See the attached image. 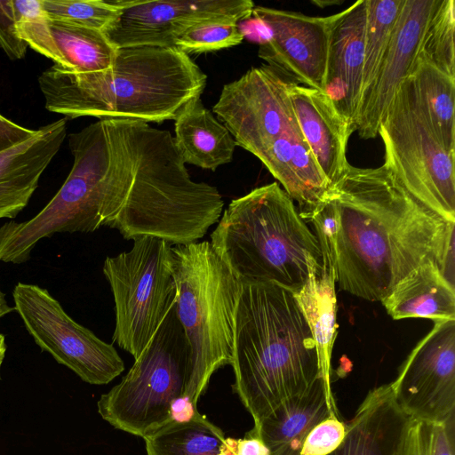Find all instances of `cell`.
Instances as JSON below:
<instances>
[{
  "label": "cell",
  "instance_id": "1",
  "mask_svg": "<svg viewBox=\"0 0 455 455\" xmlns=\"http://www.w3.org/2000/svg\"><path fill=\"white\" fill-rule=\"evenodd\" d=\"M323 267L340 290L381 301L408 274L433 260L453 271L454 227L411 196L382 164H351L325 203L307 220ZM453 283V282H452Z\"/></svg>",
  "mask_w": 455,
  "mask_h": 455
},
{
  "label": "cell",
  "instance_id": "2",
  "mask_svg": "<svg viewBox=\"0 0 455 455\" xmlns=\"http://www.w3.org/2000/svg\"><path fill=\"white\" fill-rule=\"evenodd\" d=\"M207 76L176 47L118 48L103 71L72 72L53 65L38 84L45 108L66 118L83 116L143 123L176 120L201 99Z\"/></svg>",
  "mask_w": 455,
  "mask_h": 455
},
{
  "label": "cell",
  "instance_id": "3",
  "mask_svg": "<svg viewBox=\"0 0 455 455\" xmlns=\"http://www.w3.org/2000/svg\"><path fill=\"white\" fill-rule=\"evenodd\" d=\"M234 390L254 426L322 378L315 342L294 293L242 283L234 317Z\"/></svg>",
  "mask_w": 455,
  "mask_h": 455
},
{
  "label": "cell",
  "instance_id": "4",
  "mask_svg": "<svg viewBox=\"0 0 455 455\" xmlns=\"http://www.w3.org/2000/svg\"><path fill=\"white\" fill-rule=\"evenodd\" d=\"M128 184L121 209L108 228L126 240L151 236L183 245L203 238L219 221V190L194 181L170 132L124 119Z\"/></svg>",
  "mask_w": 455,
  "mask_h": 455
},
{
  "label": "cell",
  "instance_id": "5",
  "mask_svg": "<svg viewBox=\"0 0 455 455\" xmlns=\"http://www.w3.org/2000/svg\"><path fill=\"white\" fill-rule=\"evenodd\" d=\"M217 223L210 243L241 283H276L297 293L309 262L323 266L317 237L277 182L233 199Z\"/></svg>",
  "mask_w": 455,
  "mask_h": 455
},
{
  "label": "cell",
  "instance_id": "6",
  "mask_svg": "<svg viewBox=\"0 0 455 455\" xmlns=\"http://www.w3.org/2000/svg\"><path fill=\"white\" fill-rule=\"evenodd\" d=\"M73 166L48 204L30 220L0 227V261L22 264L36 245L59 233L109 227L120 210L104 119L68 135Z\"/></svg>",
  "mask_w": 455,
  "mask_h": 455
},
{
  "label": "cell",
  "instance_id": "7",
  "mask_svg": "<svg viewBox=\"0 0 455 455\" xmlns=\"http://www.w3.org/2000/svg\"><path fill=\"white\" fill-rule=\"evenodd\" d=\"M208 384L194 367L174 302L120 383L101 395L98 412L115 428L144 438L172 422L176 401L197 404Z\"/></svg>",
  "mask_w": 455,
  "mask_h": 455
},
{
  "label": "cell",
  "instance_id": "8",
  "mask_svg": "<svg viewBox=\"0 0 455 455\" xmlns=\"http://www.w3.org/2000/svg\"><path fill=\"white\" fill-rule=\"evenodd\" d=\"M176 313L194 367L209 383L232 365L234 317L242 283L208 241L172 246Z\"/></svg>",
  "mask_w": 455,
  "mask_h": 455
},
{
  "label": "cell",
  "instance_id": "9",
  "mask_svg": "<svg viewBox=\"0 0 455 455\" xmlns=\"http://www.w3.org/2000/svg\"><path fill=\"white\" fill-rule=\"evenodd\" d=\"M378 135L385 147L383 165L398 184L425 207L455 223V151L436 136L410 76L397 89Z\"/></svg>",
  "mask_w": 455,
  "mask_h": 455
},
{
  "label": "cell",
  "instance_id": "10",
  "mask_svg": "<svg viewBox=\"0 0 455 455\" xmlns=\"http://www.w3.org/2000/svg\"><path fill=\"white\" fill-rule=\"evenodd\" d=\"M132 247L107 257L102 271L115 302L113 342L136 359L176 300L172 245L141 236Z\"/></svg>",
  "mask_w": 455,
  "mask_h": 455
},
{
  "label": "cell",
  "instance_id": "11",
  "mask_svg": "<svg viewBox=\"0 0 455 455\" xmlns=\"http://www.w3.org/2000/svg\"><path fill=\"white\" fill-rule=\"evenodd\" d=\"M291 81L262 65L223 86L212 111L236 146L257 157L304 139L290 98Z\"/></svg>",
  "mask_w": 455,
  "mask_h": 455
},
{
  "label": "cell",
  "instance_id": "12",
  "mask_svg": "<svg viewBox=\"0 0 455 455\" xmlns=\"http://www.w3.org/2000/svg\"><path fill=\"white\" fill-rule=\"evenodd\" d=\"M12 299L35 343L84 382L108 384L124 371V361L114 346L76 322L46 289L19 282Z\"/></svg>",
  "mask_w": 455,
  "mask_h": 455
},
{
  "label": "cell",
  "instance_id": "13",
  "mask_svg": "<svg viewBox=\"0 0 455 455\" xmlns=\"http://www.w3.org/2000/svg\"><path fill=\"white\" fill-rule=\"evenodd\" d=\"M395 399L411 419L455 421V320L435 321L391 382Z\"/></svg>",
  "mask_w": 455,
  "mask_h": 455
},
{
  "label": "cell",
  "instance_id": "14",
  "mask_svg": "<svg viewBox=\"0 0 455 455\" xmlns=\"http://www.w3.org/2000/svg\"><path fill=\"white\" fill-rule=\"evenodd\" d=\"M252 15L267 32L259 57L294 83L324 92L331 36L340 12L312 17L254 6Z\"/></svg>",
  "mask_w": 455,
  "mask_h": 455
},
{
  "label": "cell",
  "instance_id": "15",
  "mask_svg": "<svg viewBox=\"0 0 455 455\" xmlns=\"http://www.w3.org/2000/svg\"><path fill=\"white\" fill-rule=\"evenodd\" d=\"M121 12L105 35L116 48L174 47L179 35L208 20L244 21L252 15L251 0L120 1Z\"/></svg>",
  "mask_w": 455,
  "mask_h": 455
},
{
  "label": "cell",
  "instance_id": "16",
  "mask_svg": "<svg viewBox=\"0 0 455 455\" xmlns=\"http://www.w3.org/2000/svg\"><path fill=\"white\" fill-rule=\"evenodd\" d=\"M440 0H404L377 74L361 96L355 129L364 140L378 136L380 122L409 76Z\"/></svg>",
  "mask_w": 455,
  "mask_h": 455
},
{
  "label": "cell",
  "instance_id": "17",
  "mask_svg": "<svg viewBox=\"0 0 455 455\" xmlns=\"http://www.w3.org/2000/svg\"><path fill=\"white\" fill-rule=\"evenodd\" d=\"M18 36L28 47L72 72H95L110 68L117 48L103 31L50 18L44 12L17 22Z\"/></svg>",
  "mask_w": 455,
  "mask_h": 455
},
{
  "label": "cell",
  "instance_id": "18",
  "mask_svg": "<svg viewBox=\"0 0 455 455\" xmlns=\"http://www.w3.org/2000/svg\"><path fill=\"white\" fill-rule=\"evenodd\" d=\"M66 135L65 117L0 151V220L14 219L26 208Z\"/></svg>",
  "mask_w": 455,
  "mask_h": 455
},
{
  "label": "cell",
  "instance_id": "19",
  "mask_svg": "<svg viewBox=\"0 0 455 455\" xmlns=\"http://www.w3.org/2000/svg\"><path fill=\"white\" fill-rule=\"evenodd\" d=\"M289 93L303 137L332 186L349 165L346 151L353 127L326 92L291 81Z\"/></svg>",
  "mask_w": 455,
  "mask_h": 455
},
{
  "label": "cell",
  "instance_id": "20",
  "mask_svg": "<svg viewBox=\"0 0 455 455\" xmlns=\"http://www.w3.org/2000/svg\"><path fill=\"white\" fill-rule=\"evenodd\" d=\"M366 17V0L340 12L331 36L325 78L324 92L354 132L363 89Z\"/></svg>",
  "mask_w": 455,
  "mask_h": 455
},
{
  "label": "cell",
  "instance_id": "21",
  "mask_svg": "<svg viewBox=\"0 0 455 455\" xmlns=\"http://www.w3.org/2000/svg\"><path fill=\"white\" fill-rule=\"evenodd\" d=\"M409 420L395 399L392 383L376 387L346 424L341 443L328 455H397Z\"/></svg>",
  "mask_w": 455,
  "mask_h": 455
},
{
  "label": "cell",
  "instance_id": "22",
  "mask_svg": "<svg viewBox=\"0 0 455 455\" xmlns=\"http://www.w3.org/2000/svg\"><path fill=\"white\" fill-rule=\"evenodd\" d=\"M338 414L327 403L324 384L318 379L308 389L282 402L251 429L269 455H301L312 428L331 414Z\"/></svg>",
  "mask_w": 455,
  "mask_h": 455
},
{
  "label": "cell",
  "instance_id": "23",
  "mask_svg": "<svg viewBox=\"0 0 455 455\" xmlns=\"http://www.w3.org/2000/svg\"><path fill=\"white\" fill-rule=\"evenodd\" d=\"M380 302L394 320H455L454 283L433 260L413 269Z\"/></svg>",
  "mask_w": 455,
  "mask_h": 455
},
{
  "label": "cell",
  "instance_id": "24",
  "mask_svg": "<svg viewBox=\"0 0 455 455\" xmlns=\"http://www.w3.org/2000/svg\"><path fill=\"white\" fill-rule=\"evenodd\" d=\"M309 276L300 291L294 293L312 331L324 384L327 403L337 411L331 387V359L337 332L335 277L331 268L311 260Z\"/></svg>",
  "mask_w": 455,
  "mask_h": 455
},
{
  "label": "cell",
  "instance_id": "25",
  "mask_svg": "<svg viewBox=\"0 0 455 455\" xmlns=\"http://www.w3.org/2000/svg\"><path fill=\"white\" fill-rule=\"evenodd\" d=\"M173 139L184 164L212 171L230 163L236 147L229 131L201 99L175 120Z\"/></svg>",
  "mask_w": 455,
  "mask_h": 455
},
{
  "label": "cell",
  "instance_id": "26",
  "mask_svg": "<svg viewBox=\"0 0 455 455\" xmlns=\"http://www.w3.org/2000/svg\"><path fill=\"white\" fill-rule=\"evenodd\" d=\"M148 455H235L234 438L198 411L187 421H172L143 438Z\"/></svg>",
  "mask_w": 455,
  "mask_h": 455
},
{
  "label": "cell",
  "instance_id": "27",
  "mask_svg": "<svg viewBox=\"0 0 455 455\" xmlns=\"http://www.w3.org/2000/svg\"><path fill=\"white\" fill-rule=\"evenodd\" d=\"M409 76L436 136L455 151V77L417 55Z\"/></svg>",
  "mask_w": 455,
  "mask_h": 455
},
{
  "label": "cell",
  "instance_id": "28",
  "mask_svg": "<svg viewBox=\"0 0 455 455\" xmlns=\"http://www.w3.org/2000/svg\"><path fill=\"white\" fill-rule=\"evenodd\" d=\"M404 0H366L362 94L373 81L388 47ZM362 96V95H361Z\"/></svg>",
  "mask_w": 455,
  "mask_h": 455
},
{
  "label": "cell",
  "instance_id": "29",
  "mask_svg": "<svg viewBox=\"0 0 455 455\" xmlns=\"http://www.w3.org/2000/svg\"><path fill=\"white\" fill-rule=\"evenodd\" d=\"M455 1L440 0L421 41L417 57L455 77Z\"/></svg>",
  "mask_w": 455,
  "mask_h": 455
},
{
  "label": "cell",
  "instance_id": "30",
  "mask_svg": "<svg viewBox=\"0 0 455 455\" xmlns=\"http://www.w3.org/2000/svg\"><path fill=\"white\" fill-rule=\"evenodd\" d=\"M46 16L105 32L118 18L121 7L116 1L41 0Z\"/></svg>",
  "mask_w": 455,
  "mask_h": 455
},
{
  "label": "cell",
  "instance_id": "31",
  "mask_svg": "<svg viewBox=\"0 0 455 455\" xmlns=\"http://www.w3.org/2000/svg\"><path fill=\"white\" fill-rule=\"evenodd\" d=\"M244 33L238 22L230 20H208L186 29L177 36L174 47L185 53L218 51L242 43Z\"/></svg>",
  "mask_w": 455,
  "mask_h": 455
},
{
  "label": "cell",
  "instance_id": "32",
  "mask_svg": "<svg viewBox=\"0 0 455 455\" xmlns=\"http://www.w3.org/2000/svg\"><path fill=\"white\" fill-rule=\"evenodd\" d=\"M454 426L410 419L397 455H455Z\"/></svg>",
  "mask_w": 455,
  "mask_h": 455
},
{
  "label": "cell",
  "instance_id": "33",
  "mask_svg": "<svg viewBox=\"0 0 455 455\" xmlns=\"http://www.w3.org/2000/svg\"><path fill=\"white\" fill-rule=\"evenodd\" d=\"M43 12L41 0H0V48L11 60L23 59L28 48L18 36L17 22Z\"/></svg>",
  "mask_w": 455,
  "mask_h": 455
},
{
  "label": "cell",
  "instance_id": "34",
  "mask_svg": "<svg viewBox=\"0 0 455 455\" xmlns=\"http://www.w3.org/2000/svg\"><path fill=\"white\" fill-rule=\"evenodd\" d=\"M346 432V423L332 413L315 425L307 435L302 447L301 455H328L342 442Z\"/></svg>",
  "mask_w": 455,
  "mask_h": 455
},
{
  "label": "cell",
  "instance_id": "35",
  "mask_svg": "<svg viewBox=\"0 0 455 455\" xmlns=\"http://www.w3.org/2000/svg\"><path fill=\"white\" fill-rule=\"evenodd\" d=\"M35 132L36 130L23 127L0 114V151L26 140Z\"/></svg>",
  "mask_w": 455,
  "mask_h": 455
},
{
  "label": "cell",
  "instance_id": "36",
  "mask_svg": "<svg viewBox=\"0 0 455 455\" xmlns=\"http://www.w3.org/2000/svg\"><path fill=\"white\" fill-rule=\"evenodd\" d=\"M234 451L235 455H269L266 445L251 430L243 438L235 440Z\"/></svg>",
  "mask_w": 455,
  "mask_h": 455
},
{
  "label": "cell",
  "instance_id": "37",
  "mask_svg": "<svg viewBox=\"0 0 455 455\" xmlns=\"http://www.w3.org/2000/svg\"><path fill=\"white\" fill-rule=\"evenodd\" d=\"M12 311H14V307L8 303L6 294L0 286V319L8 315Z\"/></svg>",
  "mask_w": 455,
  "mask_h": 455
},
{
  "label": "cell",
  "instance_id": "38",
  "mask_svg": "<svg viewBox=\"0 0 455 455\" xmlns=\"http://www.w3.org/2000/svg\"><path fill=\"white\" fill-rule=\"evenodd\" d=\"M6 350H7V345H6L5 336L2 332H0V371H1V367L3 364L4 359L5 357ZM0 379H1V373H0Z\"/></svg>",
  "mask_w": 455,
  "mask_h": 455
}]
</instances>
